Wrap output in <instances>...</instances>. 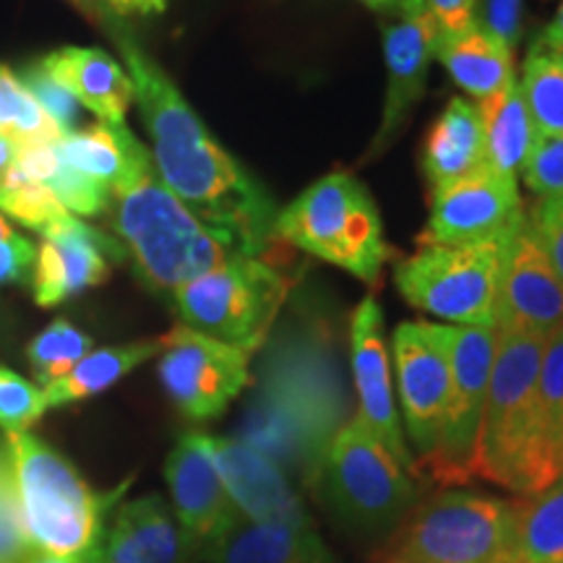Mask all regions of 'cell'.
<instances>
[{
  "label": "cell",
  "instance_id": "cell-18",
  "mask_svg": "<svg viewBox=\"0 0 563 563\" xmlns=\"http://www.w3.org/2000/svg\"><path fill=\"white\" fill-rule=\"evenodd\" d=\"M441 30L426 5L407 11L394 24L384 26V55H386V102L382 125L373 139L368 157L389 150L397 133L405 129L415 104L420 102L428 81V68L435 60V45Z\"/></svg>",
  "mask_w": 563,
  "mask_h": 563
},
{
  "label": "cell",
  "instance_id": "cell-6",
  "mask_svg": "<svg viewBox=\"0 0 563 563\" xmlns=\"http://www.w3.org/2000/svg\"><path fill=\"white\" fill-rule=\"evenodd\" d=\"M287 292L290 279L269 262L232 253L220 266L178 287L173 302L186 327L251 355L269 336Z\"/></svg>",
  "mask_w": 563,
  "mask_h": 563
},
{
  "label": "cell",
  "instance_id": "cell-33",
  "mask_svg": "<svg viewBox=\"0 0 563 563\" xmlns=\"http://www.w3.org/2000/svg\"><path fill=\"white\" fill-rule=\"evenodd\" d=\"M522 95L538 133L563 136V68L551 55L532 47L522 70Z\"/></svg>",
  "mask_w": 563,
  "mask_h": 563
},
{
  "label": "cell",
  "instance_id": "cell-2",
  "mask_svg": "<svg viewBox=\"0 0 563 563\" xmlns=\"http://www.w3.org/2000/svg\"><path fill=\"white\" fill-rule=\"evenodd\" d=\"M108 211L133 269L157 292L173 295L238 253L159 180L152 154L112 188Z\"/></svg>",
  "mask_w": 563,
  "mask_h": 563
},
{
  "label": "cell",
  "instance_id": "cell-19",
  "mask_svg": "<svg viewBox=\"0 0 563 563\" xmlns=\"http://www.w3.org/2000/svg\"><path fill=\"white\" fill-rule=\"evenodd\" d=\"M211 460L238 514L258 525H313L298 493L258 446L238 439H211Z\"/></svg>",
  "mask_w": 563,
  "mask_h": 563
},
{
  "label": "cell",
  "instance_id": "cell-26",
  "mask_svg": "<svg viewBox=\"0 0 563 563\" xmlns=\"http://www.w3.org/2000/svg\"><path fill=\"white\" fill-rule=\"evenodd\" d=\"M477 115L483 125L485 165L496 173L509 175V178H517L534 139H538V129L532 123L519 81L485 97V100H477Z\"/></svg>",
  "mask_w": 563,
  "mask_h": 563
},
{
  "label": "cell",
  "instance_id": "cell-11",
  "mask_svg": "<svg viewBox=\"0 0 563 563\" xmlns=\"http://www.w3.org/2000/svg\"><path fill=\"white\" fill-rule=\"evenodd\" d=\"M249 352L180 323L162 336L157 373L180 415L203 422L228 410L249 386Z\"/></svg>",
  "mask_w": 563,
  "mask_h": 563
},
{
  "label": "cell",
  "instance_id": "cell-35",
  "mask_svg": "<svg viewBox=\"0 0 563 563\" xmlns=\"http://www.w3.org/2000/svg\"><path fill=\"white\" fill-rule=\"evenodd\" d=\"M34 548L21 522L9 446L0 443V563H32Z\"/></svg>",
  "mask_w": 563,
  "mask_h": 563
},
{
  "label": "cell",
  "instance_id": "cell-13",
  "mask_svg": "<svg viewBox=\"0 0 563 563\" xmlns=\"http://www.w3.org/2000/svg\"><path fill=\"white\" fill-rule=\"evenodd\" d=\"M563 323V282L534 235L530 217L509 232L496 298V332L551 336Z\"/></svg>",
  "mask_w": 563,
  "mask_h": 563
},
{
  "label": "cell",
  "instance_id": "cell-5",
  "mask_svg": "<svg viewBox=\"0 0 563 563\" xmlns=\"http://www.w3.org/2000/svg\"><path fill=\"white\" fill-rule=\"evenodd\" d=\"M382 563H517V501L435 493L394 527Z\"/></svg>",
  "mask_w": 563,
  "mask_h": 563
},
{
  "label": "cell",
  "instance_id": "cell-34",
  "mask_svg": "<svg viewBox=\"0 0 563 563\" xmlns=\"http://www.w3.org/2000/svg\"><path fill=\"white\" fill-rule=\"evenodd\" d=\"M0 214L11 217L24 228L37 230L42 235L53 224L66 220L70 211L55 199L51 188L42 186L40 180L30 178L13 165L5 180L0 183Z\"/></svg>",
  "mask_w": 563,
  "mask_h": 563
},
{
  "label": "cell",
  "instance_id": "cell-30",
  "mask_svg": "<svg viewBox=\"0 0 563 563\" xmlns=\"http://www.w3.org/2000/svg\"><path fill=\"white\" fill-rule=\"evenodd\" d=\"M517 563H563V475L517 501Z\"/></svg>",
  "mask_w": 563,
  "mask_h": 563
},
{
  "label": "cell",
  "instance_id": "cell-1",
  "mask_svg": "<svg viewBox=\"0 0 563 563\" xmlns=\"http://www.w3.org/2000/svg\"><path fill=\"white\" fill-rule=\"evenodd\" d=\"M121 51L146 131L159 180L203 224L222 232L243 256L262 258L277 238L272 196L232 154L220 146L191 110L170 76L139 45L123 21L104 30Z\"/></svg>",
  "mask_w": 563,
  "mask_h": 563
},
{
  "label": "cell",
  "instance_id": "cell-38",
  "mask_svg": "<svg viewBox=\"0 0 563 563\" xmlns=\"http://www.w3.org/2000/svg\"><path fill=\"white\" fill-rule=\"evenodd\" d=\"M19 79L26 89H30V95L37 100L40 108L51 115V121L58 125L63 133L76 131V123H79L81 115V104L76 102L58 81L47 76V70L40 66V60L21 68Z\"/></svg>",
  "mask_w": 563,
  "mask_h": 563
},
{
  "label": "cell",
  "instance_id": "cell-24",
  "mask_svg": "<svg viewBox=\"0 0 563 563\" xmlns=\"http://www.w3.org/2000/svg\"><path fill=\"white\" fill-rule=\"evenodd\" d=\"M483 165V125L477 104L454 97L435 118L422 144V173H426L431 194L467 178Z\"/></svg>",
  "mask_w": 563,
  "mask_h": 563
},
{
  "label": "cell",
  "instance_id": "cell-47",
  "mask_svg": "<svg viewBox=\"0 0 563 563\" xmlns=\"http://www.w3.org/2000/svg\"><path fill=\"white\" fill-rule=\"evenodd\" d=\"M13 152H16V144H13V139L9 133L0 131V183L5 180V175L13 167Z\"/></svg>",
  "mask_w": 563,
  "mask_h": 563
},
{
  "label": "cell",
  "instance_id": "cell-7",
  "mask_svg": "<svg viewBox=\"0 0 563 563\" xmlns=\"http://www.w3.org/2000/svg\"><path fill=\"white\" fill-rule=\"evenodd\" d=\"M545 336L496 332L488 394L475 452V477L525 496L532 405Z\"/></svg>",
  "mask_w": 563,
  "mask_h": 563
},
{
  "label": "cell",
  "instance_id": "cell-20",
  "mask_svg": "<svg viewBox=\"0 0 563 563\" xmlns=\"http://www.w3.org/2000/svg\"><path fill=\"white\" fill-rule=\"evenodd\" d=\"M47 76L102 123L123 125L133 104L129 70L100 47H58L40 60Z\"/></svg>",
  "mask_w": 563,
  "mask_h": 563
},
{
  "label": "cell",
  "instance_id": "cell-23",
  "mask_svg": "<svg viewBox=\"0 0 563 563\" xmlns=\"http://www.w3.org/2000/svg\"><path fill=\"white\" fill-rule=\"evenodd\" d=\"M211 563H336L313 525L238 522L207 551Z\"/></svg>",
  "mask_w": 563,
  "mask_h": 563
},
{
  "label": "cell",
  "instance_id": "cell-25",
  "mask_svg": "<svg viewBox=\"0 0 563 563\" xmlns=\"http://www.w3.org/2000/svg\"><path fill=\"white\" fill-rule=\"evenodd\" d=\"M435 60L449 70L456 87L485 100L514 84V51L473 24L460 34H446L435 45Z\"/></svg>",
  "mask_w": 563,
  "mask_h": 563
},
{
  "label": "cell",
  "instance_id": "cell-40",
  "mask_svg": "<svg viewBox=\"0 0 563 563\" xmlns=\"http://www.w3.org/2000/svg\"><path fill=\"white\" fill-rule=\"evenodd\" d=\"M34 245L30 238L11 228V222L0 214V285H24L32 279Z\"/></svg>",
  "mask_w": 563,
  "mask_h": 563
},
{
  "label": "cell",
  "instance_id": "cell-31",
  "mask_svg": "<svg viewBox=\"0 0 563 563\" xmlns=\"http://www.w3.org/2000/svg\"><path fill=\"white\" fill-rule=\"evenodd\" d=\"M0 131L9 133L13 141H42V144H58L66 136L21 84L16 70L5 63H0Z\"/></svg>",
  "mask_w": 563,
  "mask_h": 563
},
{
  "label": "cell",
  "instance_id": "cell-49",
  "mask_svg": "<svg viewBox=\"0 0 563 563\" xmlns=\"http://www.w3.org/2000/svg\"><path fill=\"white\" fill-rule=\"evenodd\" d=\"M543 53H545V51H543ZM548 55H551V58L563 68V51H559V53H548Z\"/></svg>",
  "mask_w": 563,
  "mask_h": 563
},
{
  "label": "cell",
  "instance_id": "cell-36",
  "mask_svg": "<svg viewBox=\"0 0 563 563\" xmlns=\"http://www.w3.org/2000/svg\"><path fill=\"white\" fill-rule=\"evenodd\" d=\"M45 412V391L0 365V428L5 433H26Z\"/></svg>",
  "mask_w": 563,
  "mask_h": 563
},
{
  "label": "cell",
  "instance_id": "cell-42",
  "mask_svg": "<svg viewBox=\"0 0 563 563\" xmlns=\"http://www.w3.org/2000/svg\"><path fill=\"white\" fill-rule=\"evenodd\" d=\"M422 3L439 24L441 37L460 34L475 24L477 0H422Z\"/></svg>",
  "mask_w": 563,
  "mask_h": 563
},
{
  "label": "cell",
  "instance_id": "cell-29",
  "mask_svg": "<svg viewBox=\"0 0 563 563\" xmlns=\"http://www.w3.org/2000/svg\"><path fill=\"white\" fill-rule=\"evenodd\" d=\"M13 165L30 178L40 180L53 191L63 207L81 217H100L110 209L112 191L100 180H91L87 175L76 173L60 159L55 144H42V141H13Z\"/></svg>",
  "mask_w": 563,
  "mask_h": 563
},
{
  "label": "cell",
  "instance_id": "cell-17",
  "mask_svg": "<svg viewBox=\"0 0 563 563\" xmlns=\"http://www.w3.org/2000/svg\"><path fill=\"white\" fill-rule=\"evenodd\" d=\"M350 363L355 376V391L361 399L357 418L373 433L382 446L397 460L412 477L415 460L407 449L402 428L397 418V402H394L391 386V363L389 350L384 342V313L376 298L361 300V306L352 311L350 321Z\"/></svg>",
  "mask_w": 563,
  "mask_h": 563
},
{
  "label": "cell",
  "instance_id": "cell-4",
  "mask_svg": "<svg viewBox=\"0 0 563 563\" xmlns=\"http://www.w3.org/2000/svg\"><path fill=\"white\" fill-rule=\"evenodd\" d=\"M277 238L376 285L391 249L376 201L355 175L329 173L277 214Z\"/></svg>",
  "mask_w": 563,
  "mask_h": 563
},
{
  "label": "cell",
  "instance_id": "cell-32",
  "mask_svg": "<svg viewBox=\"0 0 563 563\" xmlns=\"http://www.w3.org/2000/svg\"><path fill=\"white\" fill-rule=\"evenodd\" d=\"M89 352L91 336L76 329L70 321L58 319L26 344V361H30L34 382L40 384V389H45L66 376Z\"/></svg>",
  "mask_w": 563,
  "mask_h": 563
},
{
  "label": "cell",
  "instance_id": "cell-8",
  "mask_svg": "<svg viewBox=\"0 0 563 563\" xmlns=\"http://www.w3.org/2000/svg\"><path fill=\"white\" fill-rule=\"evenodd\" d=\"M323 493L355 532H389L418 504V483L373 439L361 418L336 428L321 456Z\"/></svg>",
  "mask_w": 563,
  "mask_h": 563
},
{
  "label": "cell",
  "instance_id": "cell-27",
  "mask_svg": "<svg viewBox=\"0 0 563 563\" xmlns=\"http://www.w3.org/2000/svg\"><path fill=\"white\" fill-rule=\"evenodd\" d=\"M55 150L68 167L91 180L104 183V186H110V191L150 154L125 125H110L102 121L66 133L55 144Z\"/></svg>",
  "mask_w": 563,
  "mask_h": 563
},
{
  "label": "cell",
  "instance_id": "cell-43",
  "mask_svg": "<svg viewBox=\"0 0 563 563\" xmlns=\"http://www.w3.org/2000/svg\"><path fill=\"white\" fill-rule=\"evenodd\" d=\"M170 0H104V5L115 13L118 19L136 13V16H159L167 11Z\"/></svg>",
  "mask_w": 563,
  "mask_h": 563
},
{
  "label": "cell",
  "instance_id": "cell-28",
  "mask_svg": "<svg viewBox=\"0 0 563 563\" xmlns=\"http://www.w3.org/2000/svg\"><path fill=\"white\" fill-rule=\"evenodd\" d=\"M159 352L162 336H157V340L118 344V347L91 350L87 357H81V361L66 373V376L42 389L45 391L47 410H51V407L84 402V399H91L97 397V394L108 391L110 386H115L121 378L129 376L131 371H136L141 363L159 355Z\"/></svg>",
  "mask_w": 563,
  "mask_h": 563
},
{
  "label": "cell",
  "instance_id": "cell-3",
  "mask_svg": "<svg viewBox=\"0 0 563 563\" xmlns=\"http://www.w3.org/2000/svg\"><path fill=\"white\" fill-rule=\"evenodd\" d=\"M5 446L21 522L34 553L76 563H100L110 511L129 483L112 493L95 490L66 456L30 431L9 433Z\"/></svg>",
  "mask_w": 563,
  "mask_h": 563
},
{
  "label": "cell",
  "instance_id": "cell-12",
  "mask_svg": "<svg viewBox=\"0 0 563 563\" xmlns=\"http://www.w3.org/2000/svg\"><path fill=\"white\" fill-rule=\"evenodd\" d=\"M454 327L431 321H405L394 329L391 361L397 373L399 402L407 435L420 460L433 454L446 412L452 382Z\"/></svg>",
  "mask_w": 563,
  "mask_h": 563
},
{
  "label": "cell",
  "instance_id": "cell-21",
  "mask_svg": "<svg viewBox=\"0 0 563 563\" xmlns=\"http://www.w3.org/2000/svg\"><path fill=\"white\" fill-rule=\"evenodd\" d=\"M191 548L159 496H141L112 514L100 563H188Z\"/></svg>",
  "mask_w": 563,
  "mask_h": 563
},
{
  "label": "cell",
  "instance_id": "cell-10",
  "mask_svg": "<svg viewBox=\"0 0 563 563\" xmlns=\"http://www.w3.org/2000/svg\"><path fill=\"white\" fill-rule=\"evenodd\" d=\"M496 327H454L452 382L446 412L433 454L415 473H426L435 483H467L475 477V452L481 435L485 394H488Z\"/></svg>",
  "mask_w": 563,
  "mask_h": 563
},
{
  "label": "cell",
  "instance_id": "cell-14",
  "mask_svg": "<svg viewBox=\"0 0 563 563\" xmlns=\"http://www.w3.org/2000/svg\"><path fill=\"white\" fill-rule=\"evenodd\" d=\"M527 214L517 178L483 165L431 194V222L420 243L470 245L501 238Z\"/></svg>",
  "mask_w": 563,
  "mask_h": 563
},
{
  "label": "cell",
  "instance_id": "cell-46",
  "mask_svg": "<svg viewBox=\"0 0 563 563\" xmlns=\"http://www.w3.org/2000/svg\"><path fill=\"white\" fill-rule=\"evenodd\" d=\"M361 3L371 5V9H376V11L397 13V16H402V13H407V11H415V9H420V5H426L422 0H361Z\"/></svg>",
  "mask_w": 563,
  "mask_h": 563
},
{
  "label": "cell",
  "instance_id": "cell-45",
  "mask_svg": "<svg viewBox=\"0 0 563 563\" xmlns=\"http://www.w3.org/2000/svg\"><path fill=\"white\" fill-rule=\"evenodd\" d=\"M68 3L76 5V9H79L89 21L100 24L102 30H108L112 21H118L115 13L104 5V0H68Z\"/></svg>",
  "mask_w": 563,
  "mask_h": 563
},
{
  "label": "cell",
  "instance_id": "cell-44",
  "mask_svg": "<svg viewBox=\"0 0 563 563\" xmlns=\"http://www.w3.org/2000/svg\"><path fill=\"white\" fill-rule=\"evenodd\" d=\"M534 47H538V51H545V53L563 51V0L559 5V11H555L551 24L545 26L543 34H540V40L534 42Z\"/></svg>",
  "mask_w": 563,
  "mask_h": 563
},
{
  "label": "cell",
  "instance_id": "cell-50",
  "mask_svg": "<svg viewBox=\"0 0 563 563\" xmlns=\"http://www.w3.org/2000/svg\"><path fill=\"white\" fill-rule=\"evenodd\" d=\"M378 563H382V561H378Z\"/></svg>",
  "mask_w": 563,
  "mask_h": 563
},
{
  "label": "cell",
  "instance_id": "cell-9",
  "mask_svg": "<svg viewBox=\"0 0 563 563\" xmlns=\"http://www.w3.org/2000/svg\"><path fill=\"white\" fill-rule=\"evenodd\" d=\"M509 232L470 245L420 243L394 269L399 292L418 311L456 327H496L498 279Z\"/></svg>",
  "mask_w": 563,
  "mask_h": 563
},
{
  "label": "cell",
  "instance_id": "cell-22",
  "mask_svg": "<svg viewBox=\"0 0 563 563\" xmlns=\"http://www.w3.org/2000/svg\"><path fill=\"white\" fill-rule=\"evenodd\" d=\"M563 475V323L545 340L532 405V439L525 470V498Z\"/></svg>",
  "mask_w": 563,
  "mask_h": 563
},
{
  "label": "cell",
  "instance_id": "cell-15",
  "mask_svg": "<svg viewBox=\"0 0 563 563\" xmlns=\"http://www.w3.org/2000/svg\"><path fill=\"white\" fill-rule=\"evenodd\" d=\"M165 477L183 538L191 553H207L241 517L211 460L209 435H183L167 456Z\"/></svg>",
  "mask_w": 563,
  "mask_h": 563
},
{
  "label": "cell",
  "instance_id": "cell-16",
  "mask_svg": "<svg viewBox=\"0 0 563 563\" xmlns=\"http://www.w3.org/2000/svg\"><path fill=\"white\" fill-rule=\"evenodd\" d=\"M42 238L45 243H40L32 269V292L42 308L60 306L89 287L102 285L112 264L129 258L121 241L74 214L42 232Z\"/></svg>",
  "mask_w": 563,
  "mask_h": 563
},
{
  "label": "cell",
  "instance_id": "cell-41",
  "mask_svg": "<svg viewBox=\"0 0 563 563\" xmlns=\"http://www.w3.org/2000/svg\"><path fill=\"white\" fill-rule=\"evenodd\" d=\"M530 224L540 245L551 258L555 274L563 282V196L559 199H538L530 214Z\"/></svg>",
  "mask_w": 563,
  "mask_h": 563
},
{
  "label": "cell",
  "instance_id": "cell-39",
  "mask_svg": "<svg viewBox=\"0 0 563 563\" xmlns=\"http://www.w3.org/2000/svg\"><path fill=\"white\" fill-rule=\"evenodd\" d=\"M522 16L525 0H477L475 24L509 51L522 40Z\"/></svg>",
  "mask_w": 563,
  "mask_h": 563
},
{
  "label": "cell",
  "instance_id": "cell-37",
  "mask_svg": "<svg viewBox=\"0 0 563 563\" xmlns=\"http://www.w3.org/2000/svg\"><path fill=\"white\" fill-rule=\"evenodd\" d=\"M519 175L538 199L563 196V136L538 133Z\"/></svg>",
  "mask_w": 563,
  "mask_h": 563
},
{
  "label": "cell",
  "instance_id": "cell-48",
  "mask_svg": "<svg viewBox=\"0 0 563 563\" xmlns=\"http://www.w3.org/2000/svg\"><path fill=\"white\" fill-rule=\"evenodd\" d=\"M32 563H76V561H68V559H55V555H34Z\"/></svg>",
  "mask_w": 563,
  "mask_h": 563
}]
</instances>
